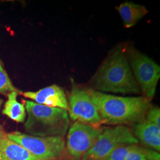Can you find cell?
<instances>
[{
    "mask_svg": "<svg viewBox=\"0 0 160 160\" xmlns=\"http://www.w3.org/2000/svg\"><path fill=\"white\" fill-rule=\"evenodd\" d=\"M91 89L101 92L139 94L127 56V51L118 46L110 52L92 77Z\"/></svg>",
    "mask_w": 160,
    "mask_h": 160,
    "instance_id": "6da1fadb",
    "label": "cell"
},
{
    "mask_svg": "<svg viewBox=\"0 0 160 160\" xmlns=\"http://www.w3.org/2000/svg\"><path fill=\"white\" fill-rule=\"evenodd\" d=\"M103 123L122 125L137 123L145 119L150 100L143 96L122 97L87 90Z\"/></svg>",
    "mask_w": 160,
    "mask_h": 160,
    "instance_id": "7a4b0ae2",
    "label": "cell"
},
{
    "mask_svg": "<svg viewBox=\"0 0 160 160\" xmlns=\"http://www.w3.org/2000/svg\"><path fill=\"white\" fill-rule=\"evenodd\" d=\"M28 113L24 129L28 135L38 137H63L70 126L68 111L25 100Z\"/></svg>",
    "mask_w": 160,
    "mask_h": 160,
    "instance_id": "3957f363",
    "label": "cell"
},
{
    "mask_svg": "<svg viewBox=\"0 0 160 160\" xmlns=\"http://www.w3.org/2000/svg\"><path fill=\"white\" fill-rule=\"evenodd\" d=\"M127 56L141 92L151 101L154 97L160 80V65L135 48H129Z\"/></svg>",
    "mask_w": 160,
    "mask_h": 160,
    "instance_id": "277c9868",
    "label": "cell"
},
{
    "mask_svg": "<svg viewBox=\"0 0 160 160\" xmlns=\"http://www.w3.org/2000/svg\"><path fill=\"white\" fill-rule=\"evenodd\" d=\"M139 141L131 129L122 125L103 129L82 160H105L114 149L123 145H137Z\"/></svg>",
    "mask_w": 160,
    "mask_h": 160,
    "instance_id": "5b68a950",
    "label": "cell"
},
{
    "mask_svg": "<svg viewBox=\"0 0 160 160\" xmlns=\"http://www.w3.org/2000/svg\"><path fill=\"white\" fill-rule=\"evenodd\" d=\"M7 137L38 160L57 159L62 154L65 145L63 138L61 137H38L18 131L7 133Z\"/></svg>",
    "mask_w": 160,
    "mask_h": 160,
    "instance_id": "8992f818",
    "label": "cell"
},
{
    "mask_svg": "<svg viewBox=\"0 0 160 160\" xmlns=\"http://www.w3.org/2000/svg\"><path fill=\"white\" fill-rule=\"evenodd\" d=\"M71 82V90L67 99L69 119L74 122L99 126L103 122L88 90L78 86L72 78Z\"/></svg>",
    "mask_w": 160,
    "mask_h": 160,
    "instance_id": "52a82bcc",
    "label": "cell"
},
{
    "mask_svg": "<svg viewBox=\"0 0 160 160\" xmlns=\"http://www.w3.org/2000/svg\"><path fill=\"white\" fill-rule=\"evenodd\" d=\"M103 129L74 122L69 128L67 148L69 154L80 160L95 143Z\"/></svg>",
    "mask_w": 160,
    "mask_h": 160,
    "instance_id": "ba28073f",
    "label": "cell"
},
{
    "mask_svg": "<svg viewBox=\"0 0 160 160\" xmlns=\"http://www.w3.org/2000/svg\"><path fill=\"white\" fill-rule=\"evenodd\" d=\"M22 94L41 105L68 110L67 96L63 89L56 84L43 88L38 92H24Z\"/></svg>",
    "mask_w": 160,
    "mask_h": 160,
    "instance_id": "9c48e42d",
    "label": "cell"
},
{
    "mask_svg": "<svg viewBox=\"0 0 160 160\" xmlns=\"http://www.w3.org/2000/svg\"><path fill=\"white\" fill-rule=\"evenodd\" d=\"M133 133L143 144L160 152V127L145 119L134 124Z\"/></svg>",
    "mask_w": 160,
    "mask_h": 160,
    "instance_id": "30bf717a",
    "label": "cell"
},
{
    "mask_svg": "<svg viewBox=\"0 0 160 160\" xmlns=\"http://www.w3.org/2000/svg\"><path fill=\"white\" fill-rule=\"evenodd\" d=\"M116 9L122 19L124 27L128 29L135 26L148 13L145 6L131 2H124L116 7Z\"/></svg>",
    "mask_w": 160,
    "mask_h": 160,
    "instance_id": "8fae6325",
    "label": "cell"
},
{
    "mask_svg": "<svg viewBox=\"0 0 160 160\" xmlns=\"http://www.w3.org/2000/svg\"><path fill=\"white\" fill-rule=\"evenodd\" d=\"M0 160H38L22 146L7 137L0 141Z\"/></svg>",
    "mask_w": 160,
    "mask_h": 160,
    "instance_id": "7c38bea8",
    "label": "cell"
},
{
    "mask_svg": "<svg viewBox=\"0 0 160 160\" xmlns=\"http://www.w3.org/2000/svg\"><path fill=\"white\" fill-rule=\"evenodd\" d=\"M18 92H12L7 94L8 100L6 102L2 114L7 116L12 120L19 123L25 121L26 110L24 104L17 100Z\"/></svg>",
    "mask_w": 160,
    "mask_h": 160,
    "instance_id": "4fadbf2b",
    "label": "cell"
},
{
    "mask_svg": "<svg viewBox=\"0 0 160 160\" xmlns=\"http://www.w3.org/2000/svg\"><path fill=\"white\" fill-rule=\"evenodd\" d=\"M14 92H18V90L13 86L8 75L0 62V93L8 94Z\"/></svg>",
    "mask_w": 160,
    "mask_h": 160,
    "instance_id": "5bb4252c",
    "label": "cell"
},
{
    "mask_svg": "<svg viewBox=\"0 0 160 160\" xmlns=\"http://www.w3.org/2000/svg\"><path fill=\"white\" fill-rule=\"evenodd\" d=\"M134 145H123L113 150L105 160H126Z\"/></svg>",
    "mask_w": 160,
    "mask_h": 160,
    "instance_id": "9a60e30c",
    "label": "cell"
},
{
    "mask_svg": "<svg viewBox=\"0 0 160 160\" xmlns=\"http://www.w3.org/2000/svg\"><path fill=\"white\" fill-rule=\"evenodd\" d=\"M146 149L134 145L128 154L126 160H147Z\"/></svg>",
    "mask_w": 160,
    "mask_h": 160,
    "instance_id": "2e32d148",
    "label": "cell"
},
{
    "mask_svg": "<svg viewBox=\"0 0 160 160\" xmlns=\"http://www.w3.org/2000/svg\"><path fill=\"white\" fill-rule=\"evenodd\" d=\"M147 120L160 127V109L158 107H152L149 109L147 113Z\"/></svg>",
    "mask_w": 160,
    "mask_h": 160,
    "instance_id": "e0dca14e",
    "label": "cell"
},
{
    "mask_svg": "<svg viewBox=\"0 0 160 160\" xmlns=\"http://www.w3.org/2000/svg\"><path fill=\"white\" fill-rule=\"evenodd\" d=\"M147 160H160V155L158 152L149 149H146Z\"/></svg>",
    "mask_w": 160,
    "mask_h": 160,
    "instance_id": "ac0fdd59",
    "label": "cell"
},
{
    "mask_svg": "<svg viewBox=\"0 0 160 160\" xmlns=\"http://www.w3.org/2000/svg\"><path fill=\"white\" fill-rule=\"evenodd\" d=\"M6 137H7V133L3 129L2 127L0 125V141Z\"/></svg>",
    "mask_w": 160,
    "mask_h": 160,
    "instance_id": "d6986e66",
    "label": "cell"
},
{
    "mask_svg": "<svg viewBox=\"0 0 160 160\" xmlns=\"http://www.w3.org/2000/svg\"><path fill=\"white\" fill-rule=\"evenodd\" d=\"M2 103V100L1 99H0V109H1V106Z\"/></svg>",
    "mask_w": 160,
    "mask_h": 160,
    "instance_id": "ffe728a7",
    "label": "cell"
}]
</instances>
